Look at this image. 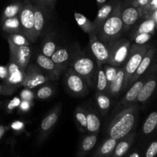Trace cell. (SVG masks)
<instances>
[{"label":"cell","instance_id":"51","mask_svg":"<svg viewBox=\"0 0 157 157\" xmlns=\"http://www.w3.org/2000/svg\"><path fill=\"white\" fill-rule=\"evenodd\" d=\"M129 157H140V155H139V153H132V154L130 155Z\"/></svg>","mask_w":157,"mask_h":157},{"label":"cell","instance_id":"15","mask_svg":"<svg viewBox=\"0 0 157 157\" xmlns=\"http://www.w3.org/2000/svg\"><path fill=\"white\" fill-rule=\"evenodd\" d=\"M34 18H35V38L38 39L44 34L46 24L48 21L50 12H52L44 6L35 3L33 5Z\"/></svg>","mask_w":157,"mask_h":157},{"label":"cell","instance_id":"5","mask_svg":"<svg viewBox=\"0 0 157 157\" xmlns=\"http://www.w3.org/2000/svg\"><path fill=\"white\" fill-rule=\"evenodd\" d=\"M107 44L110 48V58L107 64L118 67L124 66L130 52L131 41L121 37Z\"/></svg>","mask_w":157,"mask_h":157},{"label":"cell","instance_id":"22","mask_svg":"<svg viewBox=\"0 0 157 157\" xmlns=\"http://www.w3.org/2000/svg\"><path fill=\"white\" fill-rule=\"evenodd\" d=\"M156 25L152 18H144L139 24H135L130 29V40L138 34L150 33L154 35L156 30Z\"/></svg>","mask_w":157,"mask_h":157},{"label":"cell","instance_id":"20","mask_svg":"<svg viewBox=\"0 0 157 157\" xmlns=\"http://www.w3.org/2000/svg\"><path fill=\"white\" fill-rule=\"evenodd\" d=\"M155 53H156V49L151 46L150 48L149 49L148 52H147V53L145 55V56L144 57L142 61H141L139 67L136 69V72H135L134 75H133V78L130 80V83H129L128 87H130V86H131L136 80L139 79L140 77H142L143 75L147 71L149 67L151 65L152 61H153V58H154Z\"/></svg>","mask_w":157,"mask_h":157},{"label":"cell","instance_id":"35","mask_svg":"<svg viewBox=\"0 0 157 157\" xmlns=\"http://www.w3.org/2000/svg\"><path fill=\"white\" fill-rule=\"evenodd\" d=\"M98 140V134L90 133L84 138L81 143V150L83 152H88L94 148Z\"/></svg>","mask_w":157,"mask_h":157},{"label":"cell","instance_id":"43","mask_svg":"<svg viewBox=\"0 0 157 157\" xmlns=\"http://www.w3.org/2000/svg\"><path fill=\"white\" fill-rule=\"evenodd\" d=\"M25 127V123L21 121H15L11 124L10 127L12 130H13L15 132H20L24 130Z\"/></svg>","mask_w":157,"mask_h":157},{"label":"cell","instance_id":"33","mask_svg":"<svg viewBox=\"0 0 157 157\" xmlns=\"http://www.w3.org/2000/svg\"><path fill=\"white\" fill-rule=\"evenodd\" d=\"M157 127V112L153 111L147 117L143 126V132L144 134H150L154 131Z\"/></svg>","mask_w":157,"mask_h":157},{"label":"cell","instance_id":"7","mask_svg":"<svg viewBox=\"0 0 157 157\" xmlns=\"http://www.w3.org/2000/svg\"><path fill=\"white\" fill-rule=\"evenodd\" d=\"M21 28V34L31 42L37 41L35 33V18H34L33 4L26 1L23 4L21 10L18 15Z\"/></svg>","mask_w":157,"mask_h":157},{"label":"cell","instance_id":"40","mask_svg":"<svg viewBox=\"0 0 157 157\" xmlns=\"http://www.w3.org/2000/svg\"><path fill=\"white\" fill-rule=\"evenodd\" d=\"M19 98H21V101H33V100L35 98V92L32 89L25 88L20 92Z\"/></svg>","mask_w":157,"mask_h":157},{"label":"cell","instance_id":"10","mask_svg":"<svg viewBox=\"0 0 157 157\" xmlns=\"http://www.w3.org/2000/svg\"><path fill=\"white\" fill-rule=\"evenodd\" d=\"M89 48L98 65L107 64L110 58V48L107 43L101 41L95 32L89 34Z\"/></svg>","mask_w":157,"mask_h":157},{"label":"cell","instance_id":"11","mask_svg":"<svg viewBox=\"0 0 157 157\" xmlns=\"http://www.w3.org/2000/svg\"><path fill=\"white\" fill-rule=\"evenodd\" d=\"M10 52V61L16 63L25 71L30 61L32 52L30 46H17L8 41Z\"/></svg>","mask_w":157,"mask_h":157},{"label":"cell","instance_id":"50","mask_svg":"<svg viewBox=\"0 0 157 157\" xmlns=\"http://www.w3.org/2000/svg\"><path fill=\"white\" fill-rule=\"evenodd\" d=\"M0 94L4 95V87H3L2 84H0Z\"/></svg>","mask_w":157,"mask_h":157},{"label":"cell","instance_id":"26","mask_svg":"<svg viewBox=\"0 0 157 157\" xmlns=\"http://www.w3.org/2000/svg\"><path fill=\"white\" fill-rule=\"evenodd\" d=\"M2 29L8 34L21 33V24L18 16L2 20Z\"/></svg>","mask_w":157,"mask_h":157},{"label":"cell","instance_id":"9","mask_svg":"<svg viewBox=\"0 0 157 157\" xmlns=\"http://www.w3.org/2000/svg\"><path fill=\"white\" fill-rule=\"evenodd\" d=\"M50 81H54L50 75L41 70L37 64H29L25 70V78L22 86L25 88L33 90Z\"/></svg>","mask_w":157,"mask_h":157},{"label":"cell","instance_id":"34","mask_svg":"<svg viewBox=\"0 0 157 157\" xmlns=\"http://www.w3.org/2000/svg\"><path fill=\"white\" fill-rule=\"evenodd\" d=\"M7 41H11L12 44L17 46H30L31 41L21 33L9 34Z\"/></svg>","mask_w":157,"mask_h":157},{"label":"cell","instance_id":"41","mask_svg":"<svg viewBox=\"0 0 157 157\" xmlns=\"http://www.w3.org/2000/svg\"><path fill=\"white\" fill-rule=\"evenodd\" d=\"M21 101V100L19 97H15V98H13L6 104V110L8 112H9V113H11V112L15 110L16 108L18 109Z\"/></svg>","mask_w":157,"mask_h":157},{"label":"cell","instance_id":"27","mask_svg":"<svg viewBox=\"0 0 157 157\" xmlns=\"http://www.w3.org/2000/svg\"><path fill=\"white\" fill-rule=\"evenodd\" d=\"M75 18L80 29L87 34L95 32L93 21L89 20L87 17L79 12H75Z\"/></svg>","mask_w":157,"mask_h":157},{"label":"cell","instance_id":"32","mask_svg":"<svg viewBox=\"0 0 157 157\" xmlns=\"http://www.w3.org/2000/svg\"><path fill=\"white\" fill-rule=\"evenodd\" d=\"M23 4L19 2H15L11 3L9 6H6L3 10L2 14V20H4L6 18H12V17L18 16L21 10Z\"/></svg>","mask_w":157,"mask_h":157},{"label":"cell","instance_id":"49","mask_svg":"<svg viewBox=\"0 0 157 157\" xmlns=\"http://www.w3.org/2000/svg\"><path fill=\"white\" fill-rule=\"evenodd\" d=\"M97 3H98V6L99 7H101V6H103V5L104 4V3L107 2V0H96Z\"/></svg>","mask_w":157,"mask_h":157},{"label":"cell","instance_id":"16","mask_svg":"<svg viewBox=\"0 0 157 157\" xmlns=\"http://www.w3.org/2000/svg\"><path fill=\"white\" fill-rule=\"evenodd\" d=\"M36 64L44 72L50 75L53 78L54 81H56L59 79L60 76L63 71L60 69L55 63L53 62L51 58L44 56L41 53H38L35 58Z\"/></svg>","mask_w":157,"mask_h":157},{"label":"cell","instance_id":"30","mask_svg":"<svg viewBox=\"0 0 157 157\" xmlns=\"http://www.w3.org/2000/svg\"><path fill=\"white\" fill-rule=\"evenodd\" d=\"M134 135L132 133H129L124 137L121 138V141L117 144L115 147V156L117 157H121L127 153V152L129 150V148L130 147V144L133 140Z\"/></svg>","mask_w":157,"mask_h":157},{"label":"cell","instance_id":"38","mask_svg":"<svg viewBox=\"0 0 157 157\" xmlns=\"http://www.w3.org/2000/svg\"><path fill=\"white\" fill-rule=\"evenodd\" d=\"M153 35L150 33L138 34V35H136V36H134L132 38L131 41L134 44H139V45H143V44H147V42L151 39Z\"/></svg>","mask_w":157,"mask_h":157},{"label":"cell","instance_id":"13","mask_svg":"<svg viewBox=\"0 0 157 157\" xmlns=\"http://www.w3.org/2000/svg\"><path fill=\"white\" fill-rule=\"evenodd\" d=\"M151 71L149 72H146L147 73L146 75H144V76L140 77L131 86H130V89L128 90V91L126 93L125 96L123 98V99L121 100V102L118 104L117 109L121 110V109L127 107V106L136 104V99H137L138 96H139L141 90H142L143 86H144V83L146 82L148 77L151 74Z\"/></svg>","mask_w":157,"mask_h":157},{"label":"cell","instance_id":"12","mask_svg":"<svg viewBox=\"0 0 157 157\" xmlns=\"http://www.w3.org/2000/svg\"><path fill=\"white\" fill-rule=\"evenodd\" d=\"M121 13L124 25V34L130 31L131 28L141 19L139 9L126 0L121 2Z\"/></svg>","mask_w":157,"mask_h":157},{"label":"cell","instance_id":"48","mask_svg":"<svg viewBox=\"0 0 157 157\" xmlns=\"http://www.w3.org/2000/svg\"><path fill=\"white\" fill-rule=\"evenodd\" d=\"M6 128L5 126L0 125V140H1L2 137L4 136L5 133H6Z\"/></svg>","mask_w":157,"mask_h":157},{"label":"cell","instance_id":"39","mask_svg":"<svg viewBox=\"0 0 157 157\" xmlns=\"http://www.w3.org/2000/svg\"><path fill=\"white\" fill-rule=\"evenodd\" d=\"M126 1H127L132 6H135V7L139 9L140 12V17L142 18L143 14L147 9L150 0H126Z\"/></svg>","mask_w":157,"mask_h":157},{"label":"cell","instance_id":"25","mask_svg":"<svg viewBox=\"0 0 157 157\" xmlns=\"http://www.w3.org/2000/svg\"><path fill=\"white\" fill-rule=\"evenodd\" d=\"M94 98L100 113L103 116H105L110 110L111 106V98L107 93L98 91L95 94Z\"/></svg>","mask_w":157,"mask_h":157},{"label":"cell","instance_id":"3","mask_svg":"<svg viewBox=\"0 0 157 157\" xmlns=\"http://www.w3.org/2000/svg\"><path fill=\"white\" fill-rule=\"evenodd\" d=\"M121 1L118 2L110 16L100 27L96 35L101 41L110 43L124 35V25L121 18Z\"/></svg>","mask_w":157,"mask_h":157},{"label":"cell","instance_id":"44","mask_svg":"<svg viewBox=\"0 0 157 157\" xmlns=\"http://www.w3.org/2000/svg\"><path fill=\"white\" fill-rule=\"evenodd\" d=\"M157 154V142H153L147 149L146 157H154Z\"/></svg>","mask_w":157,"mask_h":157},{"label":"cell","instance_id":"6","mask_svg":"<svg viewBox=\"0 0 157 157\" xmlns=\"http://www.w3.org/2000/svg\"><path fill=\"white\" fill-rule=\"evenodd\" d=\"M7 67L8 77L2 84L4 87V95H11L18 87L22 86L25 78V71L12 61H9Z\"/></svg>","mask_w":157,"mask_h":157},{"label":"cell","instance_id":"17","mask_svg":"<svg viewBox=\"0 0 157 157\" xmlns=\"http://www.w3.org/2000/svg\"><path fill=\"white\" fill-rule=\"evenodd\" d=\"M73 55L74 54H71V52L68 48L58 47L50 58L60 69L63 71H65L69 67Z\"/></svg>","mask_w":157,"mask_h":157},{"label":"cell","instance_id":"47","mask_svg":"<svg viewBox=\"0 0 157 157\" xmlns=\"http://www.w3.org/2000/svg\"><path fill=\"white\" fill-rule=\"evenodd\" d=\"M149 18H152V19L155 21V23H156V29H157V9H156V10H154L153 12H152L151 15H150V16L149 17Z\"/></svg>","mask_w":157,"mask_h":157},{"label":"cell","instance_id":"29","mask_svg":"<svg viewBox=\"0 0 157 157\" xmlns=\"http://www.w3.org/2000/svg\"><path fill=\"white\" fill-rule=\"evenodd\" d=\"M55 89L52 84L48 83L42 84L39 87H36V91L35 92V98L38 100L49 99L54 95Z\"/></svg>","mask_w":157,"mask_h":157},{"label":"cell","instance_id":"14","mask_svg":"<svg viewBox=\"0 0 157 157\" xmlns=\"http://www.w3.org/2000/svg\"><path fill=\"white\" fill-rule=\"evenodd\" d=\"M61 111V104H58L48 113L40 124V138L46 137L58 123Z\"/></svg>","mask_w":157,"mask_h":157},{"label":"cell","instance_id":"18","mask_svg":"<svg viewBox=\"0 0 157 157\" xmlns=\"http://www.w3.org/2000/svg\"><path fill=\"white\" fill-rule=\"evenodd\" d=\"M157 87V74L156 71H152L151 74L146 82L144 83L143 88L136 99V103H145L151 98L153 94L156 90Z\"/></svg>","mask_w":157,"mask_h":157},{"label":"cell","instance_id":"31","mask_svg":"<svg viewBox=\"0 0 157 157\" xmlns=\"http://www.w3.org/2000/svg\"><path fill=\"white\" fill-rule=\"evenodd\" d=\"M75 121L78 126V128L81 131L87 132V114L86 109L84 107H77L74 112Z\"/></svg>","mask_w":157,"mask_h":157},{"label":"cell","instance_id":"21","mask_svg":"<svg viewBox=\"0 0 157 157\" xmlns=\"http://www.w3.org/2000/svg\"><path fill=\"white\" fill-rule=\"evenodd\" d=\"M124 66L120 67L114 79L108 84L107 94L110 98H117L124 90Z\"/></svg>","mask_w":157,"mask_h":157},{"label":"cell","instance_id":"45","mask_svg":"<svg viewBox=\"0 0 157 157\" xmlns=\"http://www.w3.org/2000/svg\"><path fill=\"white\" fill-rule=\"evenodd\" d=\"M35 3L44 6L47 9H48L49 10L52 11L55 7V0H36Z\"/></svg>","mask_w":157,"mask_h":157},{"label":"cell","instance_id":"52","mask_svg":"<svg viewBox=\"0 0 157 157\" xmlns=\"http://www.w3.org/2000/svg\"><path fill=\"white\" fill-rule=\"evenodd\" d=\"M29 1H34V2H36V0H29Z\"/></svg>","mask_w":157,"mask_h":157},{"label":"cell","instance_id":"23","mask_svg":"<svg viewBox=\"0 0 157 157\" xmlns=\"http://www.w3.org/2000/svg\"><path fill=\"white\" fill-rule=\"evenodd\" d=\"M85 109L87 114V132L98 134L101 129V119L98 113L92 107Z\"/></svg>","mask_w":157,"mask_h":157},{"label":"cell","instance_id":"36","mask_svg":"<svg viewBox=\"0 0 157 157\" xmlns=\"http://www.w3.org/2000/svg\"><path fill=\"white\" fill-rule=\"evenodd\" d=\"M117 144V140L113 138L110 137L107 139L104 144H102L99 149V153L101 155H107L109 153H111L113 150L115 149Z\"/></svg>","mask_w":157,"mask_h":157},{"label":"cell","instance_id":"8","mask_svg":"<svg viewBox=\"0 0 157 157\" xmlns=\"http://www.w3.org/2000/svg\"><path fill=\"white\" fill-rule=\"evenodd\" d=\"M64 81L67 91L74 96L82 98L89 93L90 88L86 81L71 67L66 70Z\"/></svg>","mask_w":157,"mask_h":157},{"label":"cell","instance_id":"42","mask_svg":"<svg viewBox=\"0 0 157 157\" xmlns=\"http://www.w3.org/2000/svg\"><path fill=\"white\" fill-rule=\"evenodd\" d=\"M32 106H33V101H21L18 106V111L21 113H27L31 110Z\"/></svg>","mask_w":157,"mask_h":157},{"label":"cell","instance_id":"4","mask_svg":"<svg viewBox=\"0 0 157 157\" xmlns=\"http://www.w3.org/2000/svg\"><path fill=\"white\" fill-rule=\"evenodd\" d=\"M151 45L148 44L139 45L134 43L131 44L130 52H129L128 57L127 61L124 64V90L128 87L129 83L130 80L133 78V75L136 72V69L139 67L141 61L143 60L144 57L150 48ZM123 90V91H124Z\"/></svg>","mask_w":157,"mask_h":157},{"label":"cell","instance_id":"24","mask_svg":"<svg viewBox=\"0 0 157 157\" xmlns=\"http://www.w3.org/2000/svg\"><path fill=\"white\" fill-rule=\"evenodd\" d=\"M58 48L56 40H55V34L54 32H49L44 36L41 46V53L44 56L50 58L54 52Z\"/></svg>","mask_w":157,"mask_h":157},{"label":"cell","instance_id":"37","mask_svg":"<svg viewBox=\"0 0 157 157\" xmlns=\"http://www.w3.org/2000/svg\"><path fill=\"white\" fill-rule=\"evenodd\" d=\"M103 67H104V73H105L106 78H107V80L109 84L115 78L120 67H116V66H113L110 64H105L103 65Z\"/></svg>","mask_w":157,"mask_h":157},{"label":"cell","instance_id":"28","mask_svg":"<svg viewBox=\"0 0 157 157\" xmlns=\"http://www.w3.org/2000/svg\"><path fill=\"white\" fill-rule=\"evenodd\" d=\"M108 87V81L106 78L103 65H98L96 81H95V88L97 91L101 93H107Z\"/></svg>","mask_w":157,"mask_h":157},{"label":"cell","instance_id":"2","mask_svg":"<svg viewBox=\"0 0 157 157\" xmlns=\"http://www.w3.org/2000/svg\"><path fill=\"white\" fill-rule=\"evenodd\" d=\"M69 67L86 81L89 88H94L98 64L91 54L84 51L77 52L74 54Z\"/></svg>","mask_w":157,"mask_h":157},{"label":"cell","instance_id":"46","mask_svg":"<svg viewBox=\"0 0 157 157\" xmlns=\"http://www.w3.org/2000/svg\"><path fill=\"white\" fill-rule=\"evenodd\" d=\"M8 77L7 65H0V80L5 81Z\"/></svg>","mask_w":157,"mask_h":157},{"label":"cell","instance_id":"19","mask_svg":"<svg viewBox=\"0 0 157 157\" xmlns=\"http://www.w3.org/2000/svg\"><path fill=\"white\" fill-rule=\"evenodd\" d=\"M120 1L121 0H110L108 2L104 3L103 6L100 7L96 18L93 21L95 33H97L100 27L104 24V22L107 20V18L110 16V14L112 13L113 10Z\"/></svg>","mask_w":157,"mask_h":157},{"label":"cell","instance_id":"1","mask_svg":"<svg viewBox=\"0 0 157 157\" xmlns=\"http://www.w3.org/2000/svg\"><path fill=\"white\" fill-rule=\"evenodd\" d=\"M137 117V104H131L121 109L109 124L107 128L109 136L118 140L128 135L134 127Z\"/></svg>","mask_w":157,"mask_h":157}]
</instances>
